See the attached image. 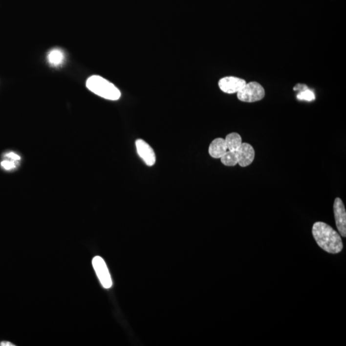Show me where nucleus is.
<instances>
[{
	"instance_id": "1",
	"label": "nucleus",
	"mask_w": 346,
	"mask_h": 346,
	"mask_svg": "<svg viewBox=\"0 0 346 346\" xmlns=\"http://www.w3.org/2000/svg\"><path fill=\"white\" fill-rule=\"evenodd\" d=\"M312 234L318 246L326 252L337 254L343 250V240L339 233L325 222H315Z\"/></svg>"
},
{
	"instance_id": "13",
	"label": "nucleus",
	"mask_w": 346,
	"mask_h": 346,
	"mask_svg": "<svg viewBox=\"0 0 346 346\" xmlns=\"http://www.w3.org/2000/svg\"><path fill=\"white\" fill-rule=\"evenodd\" d=\"M297 98L300 100H305L307 102H312V101L314 100L316 98L315 96L314 92L310 89H307L303 90L299 92L297 94Z\"/></svg>"
},
{
	"instance_id": "6",
	"label": "nucleus",
	"mask_w": 346,
	"mask_h": 346,
	"mask_svg": "<svg viewBox=\"0 0 346 346\" xmlns=\"http://www.w3.org/2000/svg\"><path fill=\"white\" fill-rule=\"evenodd\" d=\"M246 84L244 79L234 77L222 78L219 82L220 89L227 94L238 93Z\"/></svg>"
},
{
	"instance_id": "7",
	"label": "nucleus",
	"mask_w": 346,
	"mask_h": 346,
	"mask_svg": "<svg viewBox=\"0 0 346 346\" xmlns=\"http://www.w3.org/2000/svg\"><path fill=\"white\" fill-rule=\"evenodd\" d=\"M136 149L138 154L148 166H153L156 162V155L153 148L143 139H138L135 142Z\"/></svg>"
},
{
	"instance_id": "4",
	"label": "nucleus",
	"mask_w": 346,
	"mask_h": 346,
	"mask_svg": "<svg viewBox=\"0 0 346 346\" xmlns=\"http://www.w3.org/2000/svg\"><path fill=\"white\" fill-rule=\"evenodd\" d=\"M92 266L103 287L106 288L112 287V279L104 260L99 256L94 257L92 260Z\"/></svg>"
},
{
	"instance_id": "11",
	"label": "nucleus",
	"mask_w": 346,
	"mask_h": 346,
	"mask_svg": "<svg viewBox=\"0 0 346 346\" xmlns=\"http://www.w3.org/2000/svg\"><path fill=\"white\" fill-rule=\"evenodd\" d=\"M48 59L51 65L57 66L63 63L65 61V54L61 49H53L49 51Z\"/></svg>"
},
{
	"instance_id": "3",
	"label": "nucleus",
	"mask_w": 346,
	"mask_h": 346,
	"mask_svg": "<svg viewBox=\"0 0 346 346\" xmlns=\"http://www.w3.org/2000/svg\"><path fill=\"white\" fill-rule=\"evenodd\" d=\"M237 94L241 102L253 103L259 102L264 98L265 90L258 82H252L246 84Z\"/></svg>"
},
{
	"instance_id": "10",
	"label": "nucleus",
	"mask_w": 346,
	"mask_h": 346,
	"mask_svg": "<svg viewBox=\"0 0 346 346\" xmlns=\"http://www.w3.org/2000/svg\"><path fill=\"white\" fill-rule=\"evenodd\" d=\"M224 140L228 150L231 151L238 150L242 143V137L236 132L231 133L227 135Z\"/></svg>"
},
{
	"instance_id": "5",
	"label": "nucleus",
	"mask_w": 346,
	"mask_h": 346,
	"mask_svg": "<svg viewBox=\"0 0 346 346\" xmlns=\"http://www.w3.org/2000/svg\"><path fill=\"white\" fill-rule=\"evenodd\" d=\"M335 223L337 230L343 238L346 237V212L345 206L341 198L337 197L333 205Z\"/></svg>"
},
{
	"instance_id": "12",
	"label": "nucleus",
	"mask_w": 346,
	"mask_h": 346,
	"mask_svg": "<svg viewBox=\"0 0 346 346\" xmlns=\"http://www.w3.org/2000/svg\"><path fill=\"white\" fill-rule=\"evenodd\" d=\"M222 164L226 166L233 167L238 164L236 151H228L221 158Z\"/></svg>"
},
{
	"instance_id": "2",
	"label": "nucleus",
	"mask_w": 346,
	"mask_h": 346,
	"mask_svg": "<svg viewBox=\"0 0 346 346\" xmlns=\"http://www.w3.org/2000/svg\"><path fill=\"white\" fill-rule=\"evenodd\" d=\"M86 86L90 91L107 100L115 101L120 98V90L114 84L100 76L93 75L88 78Z\"/></svg>"
},
{
	"instance_id": "17",
	"label": "nucleus",
	"mask_w": 346,
	"mask_h": 346,
	"mask_svg": "<svg viewBox=\"0 0 346 346\" xmlns=\"http://www.w3.org/2000/svg\"><path fill=\"white\" fill-rule=\"evenodd\" d=\"M0 346H14V345L13 344L9 343V342L7 341H4V342H1V343H0Z\"/></svg>"
},
{
	"instance_id": "16",
	"label": "nucleus",
	"mask_w": 346,
	"mask_h": 346,
	"mask_svg": "<svg viewBox=\"0 0 346 346\" xmlns=\"http://www.w3.org/2000/svg\"><path fill=\"white\" fill-rule=\"evenodd\" d=\"M6 156H7V157L8 158H10V159H12V160H14V161H18V160H20V156L14 153H10L9 154H6Z\"/></svg>"
},
{
	"instance_id": "15",
	"label": "nucleus",
	"mask_w": 346,
	"mask_h": 346,
	"mask_svg": "<svg viewBox=\"0 0 346 346\" xmlns=\"http://www.w3.org/2000/svg\"><path fill=\"white\" fill-rule=\"evenodd\" d=\"M308 86H306V85H304V84H297L294 87V90H295V91H303V90L307 89Z\"/></svg>"
},
{
	"instance_id": "9",
	"label": "nucleus",
	"mask_w": 346,
	"mask_h": 346,
	"mask_svg": "<svg viewBox=\"0 0 346 346\" xmlns=\"http://www.w3.org/2000/svg\"><path fill=\"white\" fill-rule=\"evenodd\" d=\"M225 140L222 138L214 139L210 144L209 153L212 158H221L227 152Z\"/></svg>"
},
{
	"instance_id": "8",
	"label": "nucleus",
	"mask_w": 346,
	"mask_h": 346,
	"mask_svg": "<svg viewBox=\"0 0 346 346\" xmlns=\"http://www.w3.org/2000/svg\"><path fill=\"white\" fill-rule=\"evenodd\" d=\"M238 164L242 168L250 166L255 159V151L251 144L244 143L236 150Z\"/></svg>"
},
{
	"instance_id": "14",
	"label": "nucleus",
	"mask_w": 346,
	"mask_h": 346,
	"mask_svg": "<svg viewBox=\"0 0 346 346\" xmlns=\"http://www.w3.org/2000/svg\"><path fill=\"white\" fill-rule=\"evenodd\" d=\"M1 166L3 167L5 170H10L11 169L15 168L16 166V161L12 160V161H8V160H4L1 162Z\"/></svg>"
}]
</instances>
